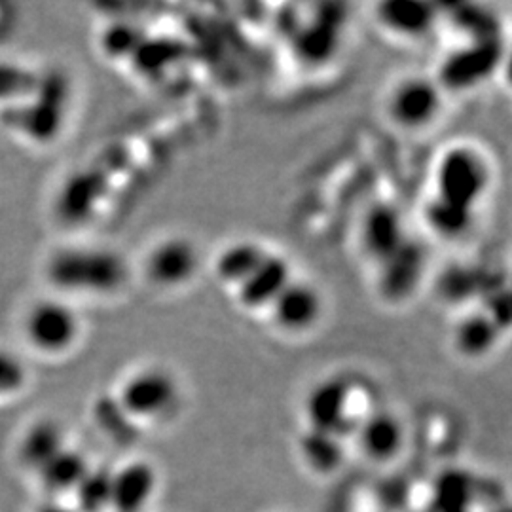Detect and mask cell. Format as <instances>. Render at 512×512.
<instances>
[{"label":"cell","mask_w":512,"mask_h":512,"mask_svg":"<svg viewBox=\"0 0 512 512\" xmlns=\"http://www.w3.org/2000/svg\"><path fill=\"white\" fill-rule=\"evenodd\" d=\"M361 444L370 458H391L403 444V427L391 414H374L361 429Z\"/></svg>","instance_id":"cell-17"},{"label":"cell","mask_w":512,"mask_h":512,"mask_svg":"<svg viewBox=\"0 0 512 512\" xmlns=\"http://www.w3.org/2000/svg\"><path fill=\"white\" fill-rule=\"evenodd\" d=\"M78 317L73 308L57 300H42L27 313L25 332L29 342L44 353H61L78 338Z\"/></svg>","instance_id":"cell-4"},{"label":"cell","mask_w":512,"mask_h":512,"mask_svg":"<svg viewBox=\"0 0 512 512\" xmlns=\"http://www.w3.org/2000/svg\"><path fill=\"white\" fill-rule=\"evenodd\" d=\"M304 454L319 469H332L340 461V448L330 433L315 431L304 439Z\"/></svg>","instance_id":"cell-26"},{"label":"cell","mask_w":512,"mask_h":512,"mask_svg":"<svg viewBox=\"0 0 512 512\" xmlns=\"http://www.w3.org/2000/svg\"><path fill=\"white\" fill-rule=\"evenodd\" d=\"M177 399V384L164 370H143L129 378L120 391L118 403L129 418H154Z\"/></svg>","instance_id":"cell-5"},{"label":"cell","mask_w":512,"mask_h":512,"mask_svg":"<svg viewBox=\"0 0 512 512\" xmlns=\"http://www.w3.org/2000/svg\"><path fill=\"white\" fill-rule=\"evenodd\" d=\"M88 471V463L82 454H78L76 450L63 448L44 467L38 469V476L48 492L63 494L69 490H76L82 478L88 475Z\"/></svg>","instance_id":"cell-14"},{"label":"cell","mask_w":512,"mask_h":512,"mask_svg":"<svg viewBox=\"0 0 512 512\" xmlns=\"http://www.w3.org/2000/svg\"><path fill=\"white\" fill-rule=\"evenodd\" d=\"M40 512H71L67 511V509H63V507H57V505H52V507H46V509H42Z\"/></svg>","instance_id":"cell-30"},{"label":"cell","mask_w":512,"mask_h":512,"mask_svg":"<svg viewBox=\"0 0 512 512\" xmlns=\"http://www.w3.org/2000/svg\"><path fill=\"white\" fill-rule=\"evenodd\" d=\"M200 264V256L188 239L162 241L148 258V275L164 287H177L190 281Z\"/></svg>","instance_id":"cell-7"},{"label":"cell","mask_w":512,"mask_h":512,"mask_svg":"<svg viewBox=\"0 0 512 512\" xmlns=\"http://www.w3.org/2000/svg\"><path fill=\"white\" fill-rule=\"evenodd\" d=\"M382 264L385 266V293L399 298L412 291L420 275L421 256L418 249H412L408 243H404L395 255Z\"/></svg>","instance_id":"cell-19"},{"label":"cell","mask_w":512,"mask_h":512,"mask_svg":"<svg viewBox=\"0 0 512 512\" xmlns=\"http://www.w3.org/2000/svg\"><path fill=\"white\" fill-rule=\"evenodd\" d=\"M95 418L103 427L105 433H109L112 439L120 444H129L135 439V429L131 425L128 412L114 401H99L95 406Z\"/></svg>","instance_id":"cell-23"},{"label":"cell","mask_w":512,"mask_h":512,"mask_svg":"<svg viewBox=\"0 0 512 512\" xmlns=\"http://www.w3.org/2000/svg\"><path fill=\"white\" fill-rule=\"evenodd\" d=\"M497 334L499 327L490 315H471L456 330V344L461 353L478 357L494 348Z\"/></svg>","instance_id":"cell-20"},{"label":"cell","mask_w":512,"mask_h":512,"mask_svg":"<svg viewBox=\"0 0 512 512\" xmlns=\"http://www.w3.org/2000/svg\"><path fill=\"white\" fill-rule=\"evenodd\" d=\"M406 243L403 220L399 213L387 205L368 211L363 226V245L368 255L385 262Z\"/></svg>","instance_id":"cell-12"},{"label":"cell","mask_w":512,"mask_h":512,"mask_svg":"<svg viewBox=\"0 0 512 512\" xmlns=\"http://www.w3.org/2000/svg\"><path fill=\"white\" fill-rule=\"evenodd\" d=\"M378 18L389 31H393L397 35L420 37L433 27L437 12H435L433 4H427V2L395 0V2H385L380 6Z\"/></svg>","instance_id":"cell-13"},{"label":"cell","mask_w":512,"mask_h":512,"mask_svg":"<svg viewBox=\"0 0 512 512\" xmlns=\"http://www.w3.org/2000/svg\"><path fill=\"white\" fill-rule=\"evenodd\" d=\"M501 69L505 73V80L512 86V48L511 50H505V59H503Z\"/></svg>","instance_id":"cell-29"},{"label":"cell","mask_w":512,"mask_h":512,"mask_svg":"<svg viewBox=\"0 0 512 512\" xmlns=\"http://www.w3.org/2000/svg\"><path fill=\"white\" fill-rule=\"evenodd\" d=\"M25 372L12 355L0 351V395L12 393L23 385Z\"/></svg>","instance_id":"cell-28"},{"label":"cell","mask_w":512,"mask_h":512,"mask_svg":"<svg viewBox=\"0 0 512 512\" xmlns=\"http://www.w3.org/2000/svg\"><path fill=\"white\" fill-rule=\"evenodd\" d=\"M156 488V473L145 461H133L112 473L110 507L116 512H141Z\"/></svg>","instance_id":"cell-9"},{"label":"cell","mask_w":512,"mask_h":512,"mask_svg":"<svg viewBox=\"0 0 512 512\" xmlns=\"http://www.w3.org/2000/svg\"><path fill=\"white\" fill-rule=\"evenodd\" d=\"M490 183V171L471 148L448 150L437 169V198L465 209H475Z\"/></svg>","instance_id":"cell-2"},{"label":"cell","mask_w":512,"mask_h":512,"mask_svg":"<svg viewBox=\"0 0 512 512\" xmlns=\"http://www.w3.org/2000/svg\"><path fill=\"white\" fill-rule=\"evenodd\" d=\"M338 48V27L330 19H317L294 33V52L306 63H323Z\"/></svg>","instance_id":"cell-15"},{"label":"cell","mask_w":512,"mask_h":512,"mask_svg":"<svg viewBox=\"0 0 512 512\" xmlns=\"http://www.w3.org/2000/svg\"><path fill=\"white\" fill-rule=\"evenodd\" d=\"M348 385L342 380H327L317 385L308 397L306 412L315 431L340 433L344 429L348 408Z\"/></svg>","instance_id":"cell-11"},{"label":"cell","mask_w":512,"mask_h":512,"mask_svg":"<svg viewBox=\"0 0 512 512\" xmlns=\"http://www.w3.org/2000/svg\"><path fill=\"white\" fill-rule=\"evenodd\" d=\"M440 109V88L425 78H410L391 95V116L404 128L429 124Z\"/></svg>","instance_id":"cell-6"},{"label":"cell","mask_w":512,"mask_h":512,"mask_svg":"<svg viewBox=\"0 0 512 512\" xmlns=\"http://www.w3.org/2000/svg\"><path fill=\"white\" fill-rule=\"evenodd\" d=\"M425 219L429 222L431 230H435L440 236L458 238L469 230L473 222V211L454 203L444 202L435 196L425 209Z\"/></svg>","instance_id":"cell-21"},{"label":"cell","mask_w":512,"mask_h":512,"mask_svg":"<svg viewBox=\"0 0 512 512\" xmlns=\"http://www.w3.org/2000/svg\"><path fill=\"white\" fill-rule=\"evenodd\" d=\"M291 283V268L285 258L268 255L247 281L239 285L243 306L260 310L272 306L277 294Z\"/></svg>","instance_id":"cell-10"},{"label":"cell","mask_w":512,"mask_h":512,"mask_svg":"<svg viewBox=\"0 0 512 512\" xmlns=\"http://www.w3.org/2000/svg\"><path fill=\"white\" fill-rule=\"evenodd\" d=\"M275 323L289 332L310 329L321 313V296L306 285L291 281L272 302Z\"/></svg>","instance_id":"cell-8"},{"label":"cell","mask_w":512,"mask_h":512,"mask_svg":"<svg viewBox=\"0 0 512 512\" xmlns=\"http://www.w3.org/2000/svg\"><path fill=\"white\" fill-rule=\"evenodd\" d=\"M268 253L253 241H239L226 247L217 258V274L222 281L241 285L264 262Z\"/></svg>","instance_id":"cell-18"},{"label":"cell","mask_w":512,"mask_h":512,"mask_svg":"<svg viewBox=\"0 0 512 512\" xmlns=\"http://www.w3.org/2000/svg\"><path fill=\"white\" fill-rule=\"evenodd\" d=\"M40 78L16 63H0V101H14L37 93Z\"/></svg>","instance_id":"cell-24"},{"label":"cell","mask_w":512,"mask_h":512,"mask_svg":"<svg viewBox=\"0 0 512 512\" xmlns=\"http://www.w3.org/2000/svg\"><path fill=\"white\" fill-rule=\"evenodd\" d=\"M112 473L107 469L88 471L76 488L78 509L82 512H101L110 507Z\"/></svg>","instance_id":"cell-22"},{"label":"cell","mask_w":512,"mask_h":512,"mask_svg":"<svg viewBox=\"0 0 512 512\" xmlns=\"http://www.w3.org/2000/svg\"><path fill=\"white\" fill-rule=\"evenodd\" d=\"M505 59V48L499 38L473 40L448 55L440 65L439 82L450 92L471 90L501 69Z\"/></svg>","instance_id":"cell-3"},{"label":"cell","mask_w":512,"mask_h":512,"mask_svg":"<svg viewBox=\"0 0 512 512\" xmlns=\"http://www.w3.org/2000/svg\"><path fill=\"white\" fill-rule=\"evenodd\" d=\"M135 59L141 61L143 71H162L165 65L173 63L177 57V48L173 42H143V46L133 55Z\"/></svg>","instance_id":"cell-27"},{"label":"cell","mask_w":512,"mask_h":512,"mask_svg":"<svg viewBox=\"0 0 512 512\" xmlns=\"http://www.w3.org/2000/svg\"><path fill=\"white\" fill-rule=\"evenodd\" d=\"M63 448V431L59 429V425L52 421H40L21 440L19 459L25 467L38 471Z\"/></svg>","instance_id":"cell-16"},{"label":"cell","mask_w":512,"mask_h":512,"mask_svg":"<svg viewBox=\"0 0 512 512\" xmlns=\"http://www.w3.org/2000/svg\"><path fill=\"white\" fill-rule=\"evenodd\" d=\"M126 274L124 260L105 249H65L48 266L52 283L73 293H110Z\"/></svg>","instance_id":"cell-1"},{"label":"cell","mask_w":512,"mask_h":512,"mask_svg":"<svg viewBox=\"0 0 512 512\" xmlns=\"http://www.w3.org/2000/svg\"><path fill=\"white\" fill-rule=\"evenodd\" d=\"M143 42H145V33L139 27L129 23H118V25H112L103 35V50L105 54L116 59L133 57L143 46Z\"/></svg>","instance_id":"cell-25"}]
</instances>
